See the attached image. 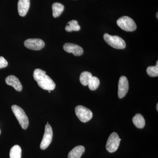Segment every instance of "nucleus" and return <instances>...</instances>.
Segmentation results:
<instances>
[{"label": "nucleus", "mask_w": 158, "mask_h": 158, "mask_svg": "<svg viewBox=\"0 0 158 158\" xmlns=\"http://www.w3.org/2000/svg\"><path fill=\"white\" fill-rule=\"evenodd\" d=\"M46 73L44 71L37 69L34 70L33 75L34 80L37 82L38 86L44 90H54L56 88V84Z\"/></svg>", "instance_id": "obj_1"}, {"label": "nucleus", "mask_w": 158, "mask_h": 158, "mask_svg": "<svg viewBox=\"0 0 158 158\" xmlns=\"http://www.w3.org/2000/svg\"><path fill=\"white\" fill-rule=\"evenodd\" d=\"M11 110L23 129L27 128L29 124L28 118L23 109L17 105H13Z\"/></svg>", "instance_id": "obj_2"}, {"label": "nucleus", "mask_w": 158, "mask_h": 158, "mask_svg": "<svg viewBox=\"0 0 158 158\" xmlns=\"http://www.w3.org/2000/svg\"><path fill=\"white\" fill-rule=\"evenodd\" d=\"M104 39L106 42L113 48L122 49L125 48L126 43L124 40L118 36H112L108 34H105Z\"/></svg>", "instance_id": "obj_3"}, {"label": "nucleus", "mask_w": 158, "mask_h": 158, "mask_svg": "<svg viewBox=\"0 0 158 158\" xmlns=\"http://www.w3.org/2000/svg\"><path fill=\"white\" fill-rule=\"evenodd\" d=\"M117 24L120 28L128 32H132L137 29V26L134 20L128 16L120 17L117 20Z\"/></svg>", "instance_id": "obj_4"}, {"label": "nucleus", "mask_w": 158, "mask_h": 158, "mask_svg": "<svg viewBox=\"0 0 158 158\" xmlns=\"http://www.w3.org/2000/svg\"><path fill=\"white\" fill-rule=\"evenodd\" d=\"M75 113L80 121L83 123L89 121L93 117L91 110L82 106H78L75 108Z\"/></svg>", "instance_id": "obj_5"}, {"label": "nucleus", "mask_w": 158, "mask_h": 158, "mask_svg": "<svg viewBox=\"0 0 158 158\" xmlns=\"http://www.w3.org/2000/svg\"><path fill=\"white\" fill-rule=\"evenodd\" d=\"M121 139L116 132L111 134L107 141L106 148L109 152H115L118 149Z\"/></svg>", "instance_id": "obj_6"}, {"label": "nucleus", "mask_w": 158, "mask_h": 158, "mask_svg": "<svg viewBox=\"0 0 158 158\" xmlns=\"http://www.w3.org/2000/svg\"><path fill=\"white\" fill-rule=\"evenodd\" d=\"M52 129L49 124H47L45 126V131L40 144V148L42 150H45L48 148L52 140Z\"/></svg>", "instance_id": "obj_7"}, {"label": "nucleus", "mask_w": 158, "mask_h": 158, "mask_svg": "<svg viewBox=\"0 0 158 158\" xmlns=\"http://www.w3.org/2000/svg\"><path fill=\"white\" fill-rule=\"evenodd\" d=\"M25 46L27 48L33 50H40L45 46V43L40 39L37 38H31L28 39L25 41Z\"/></svg>", "instance_id": "obj_8"}, {"label": "nucleus", "mask_w": 158, "mask_h": 158, "mask_svg": "<svg viewBox=\"0 0 158 158\" xmlns=\"http://www.w3.org/2000/svg\"><path fill=\"white\" fill-rule=\"evenodd\" d=\"M129 90V83L127 78L122 76L119 78L118 84V97L122 98L126 95Z\"/></svg>", "instance_id": "obj_9"}, {"label": "nucleus", "mask_w": 158, "mask_h": 158, "mask_svg": "<svg viewBox=\"0 0 158 158\" xmlns=\"http://www.w3.org/2000/svg\"><path fill=\"white\" fill-rule=\"evenodd\" d=\"M63 49L65 52L73 53L75 56H81L84 52L81 47L72 43H65L63 46Z\"/></svg>", "instance_id": "obj_10"}, {"label": "nucleus", "mask_w": 158, "mask_h": 158, "mask_svg": "<svg viewBox=\"0 0 158 158\" xmlns=\"http://www.w3.org/2000/svg\"><path fill=\"white\" fill-rule=\"evenodd\" d=\"M6 82L7 85L11 86L15 90L21 91L23 89V86L17 77L14 75H10L6 79Z\"/></svg>", "instance_id": "obj_11"}, {"label": "nucleus", "mask_w": 158, "mask_h": 158, "mask_svg": "<svg viewBox=\"0 0 158 158\" xmlns=\"http://www.w3.org/2000/svg\"><path fill=\"white\" fill-rule=\"evenodd\" d=\"M30 6V0H19L18 3V11L21 16H25Z\"/></svg>", "instance_id": "obj_12"}, {"label": "nucleus", "mask_w": 158, "mask_h": 158, "mask_svg": "<svg viewBox=\"0 0 158 158\" xmlns=\"http://www.w3.org/2000/svg\"><path fill=\"white\" fill-rule=\"evenodd\" d=\"M85 148L81 145L77 146L72 150L68 154V158H81L85 152Z\"/></svg>", "instance_id": "obj_13"}, {"label": "nucleus", "mask_w": 158, "mask_h": 158, "mask_svg": "<svg viewBox=\"0 0 158 158\" xmlns=\"http://www.w3.org/2000/svg\"><path fill=\"white\" fill-rule=\"evenodd\" d=\"M53 11V16L54 18L59 17L62 14L64 10V6L60 3H54L52 6Z\"/></svg>", "instance_id": "obj_14"}, {"label": "nucleus", "mask_w": 158, "mask_h": 158, "mask_svg": "<svg viewBox=\"0 0 158 158\" xmlns=\"http://www.w3.org/2000/svg\"><path fill=\"white\" fill-rule=\"evenodd\" d=\"M134 124L138 128L142 129L144 127L145 124V119L140 114H136L133 118Z\"/></svg>", "instance_id": "obj_15"}, {"label": "nucleus", "mask_w": 158, "mask_h": 158, "mask_svg": "<svg viewBox=\"0 0 158 158\" xmlns=\"http://www.w3.org/2000/svg\"><path fill=\"white\" fill-rule=\"evenodd\" d=\"M81 27L78 24L77 20H73L68 23V25L65 27V31L67 32H70L72 31H80Z\"/></svg>", "instance_id": "obj_16"}, {"label": "nucleus", "mask_w": 158, "mask_h": 158, "mask_svg": "<svg viewBox=\"0 0 158 158\" xmlns=\"http://www.w3.org/2000/svg\"><path fill=\"white\" fill-rule=\"evenodd\" d=\"M22 149L19 145H15L11 148L10 151V158H21Z\"/></svg>", "instance_id": "obj_17"}, {"label": "nucleus", "mask_w": 158, "mask_h": 158, "mask_svg": "<svg viewBox=\"0 0 158 158\" xmlns=\"http://www.w3.org/2000/svg\"><path fill=\"white\" fill-rule=\"evenodd\" d=\"M92 77V74L89 72H83L80 76V82L84 86H87L88 85V82Z\"/></svg>", "instance_id": "obj_18"}, {"label": "nucleus", "mask_w": 158, "mask_h": 158, "mask_svg": "<svg viewBox=\"0 0 158 158\" xmlns=\"http://www.w3.org/2000/svg\"><path fill=\"white\" fill-rule=\"evenodd\" d=\"M99 85L100 81L98 78L92 76L88 82V85L90 90H94L97 89Z\"/></svg>", "instance_id": "obj_19"}, {"label": "nucleus", "mask_w": 158, "mask_h": 158, "mask_svg": "<svg viewBox=\"0 0 158 158\" xmlns=\"http://www.w3.org/2000/svg\"><path fill=\"white\" fill-rule=\"evenodd\" d=\"M147 73L149 76L156 77L158 76V61L156 66H148L147 69Z\"/></svg>", "instance_id": "obj_20"}, {"label": "nucleus", "mask_w": 158, "mask_h": 158, "mask_svg": "<svg viewBox=\"0 0 158 158\" xmlns=\"http://www.w3.org/2000/svg\"><path fill=\"white\" fill-rule=\"evenodd\" d=\"M8 65V62L4 57H0V69L5 68Z\"/></svg>", "instance_id": "obj_21"}, {"label": "nucleus", "mask_w": 158, "mask_h": 158, "mask_svg": "<svg viewBox=\"0 0 158 158\" xmlns=\"http://www.w3.org/2000/svg\"><path fill=\"white\" fill-rule=\"evenodd\" d=\"M156 110L158 111V104L157 103V104L156 106Z\"/></svg>", "instance_id": "obj_22"}, {"label": "nucleus", "mask_w": 158, "mask_h": 158, "mask_svg": "<svg viewBox=\"0 0 158 158\" xmlns=\"http://www.w3.org/2000/svg\"><path fill=\"white\" fill-rule=\"evenodd\" d=\"M156 15H157V18L158 19V12H157V13Z\"/></svg>", "instance_id": "obj_23"}, {"label": "nucleus", "mask_w": 158, "mask_h": 158, "mask_svg": "<svg viewBox=\"0 0 158 158\" xmlns=\"http://www.w3.org/2000/svg\"><path fill=\"white\" fill-rule=\"evenodd\" d=\"M49 93H51V90H48Z\"/></svg>", "instance_id": "obj_24"}, {"label": "nucleus", "mask_w": 158, "mask_h": 158, "mask_svg": "<svg viewBox=\"0 0 158 158\" xmlns=\"http://www.w3.org/2000/svg\"><path fill=\"white\" fill-rule=\"evenodd\" d=\"M0 134H1V131H0Z\"/></svg>", "instance_id": "obj_25"}]
</instances>
